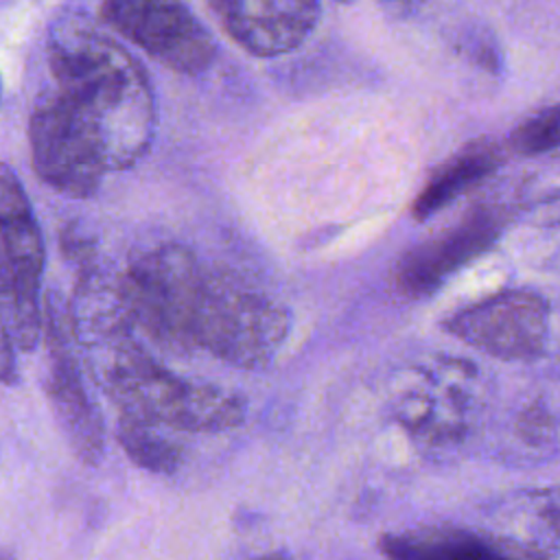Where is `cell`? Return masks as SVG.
Here are the masks:
<instances>
[{
	"label": "cell",
	"mask_w": 560,
	"mask_h": 560,
	"mask_svg": "<svg viewBox=\"0 0 560 560\" xmlns=\"http://www.w3.org/2000/svg\"><path fill=\"white\" fill-rule=\"evenodd\" d=\"M28 142L35 173L50 188L74 199L92 197L98 190L107 166L50 92L31 114Z\"/></svg>",
	"instance_id": "ba28073f"
},
{
	"label": "cell",
	"mask_w": 560,
	"mask_h": 560,
	"mask_svg": "<svg viewBox=\"0 0 560 560\" xmlns=\"http://www.w3.org/2000/svg\"><path fill=\"white\" fill-rule=\"evenodd\" d=\"M116 440L125 455L142 470L175 475L184 462L182 446L160 431V424L133 416H118Z\"/></svg>",
	"instance_id": "2e32d148"
},
{
	"label": "cell",
	"mask_w": 560,
	"mask_h": 560,
	"mask_svg": "<svg viewBox=\"0 0 560 560\" xmlns=\"http://www.w3.org/2000/svg\"><path fill=\"white\" fill-rule=\"evenodd\" d=\"M0 560H4V558H2V556H0Z\"/></svg>",
	"instance_id": "7402d4cb"
},
{
	"label": "cell",
	"mask_w": 560,
	"mask_h": 560,
	"mask_svg": "<svg viewBox=\"0 0 560 560\" xmlns=\"http://www.w3.org/2000/svg\"><path fill=\"white\" fill-rule=\"evenodd\" d=\"M459 381L435 372H420L396 402L398 420L409 433L429 440H453L464 431L468 396Z\"/></svg>",
	"instance_id": "7c38bea8"
},
{
	"label": "cell",
	"mask_w": 560,
	"mask_h": 560,
	"mask_svg": "<svg viewBox=\"0 0 560 560\" xmlns=\"http://www.w3.org/2000/svg\"><path fill=\"white\" fill-rule=\"evenodd\" d=\"M497 529L521 560H560V488L512 497L497 512Z\"/></svg>",
	"instance_id": "4fadbf2b"
},
{
	"label": "cell",
	"mask_w": 560,
	"mask_h": 560,
	"mask_svg": "<svg viewBox=\"0 0 560 560\" xmlns=\"http://www.w3.org/2000/svg\"><path fill=\"white\" fill-rule=\"evenodd\" d=\"M534 219L540 223V225H547V228H558L560 230V190L558 192H551L549 197L540 199L534 208Z\"/></svg>",
	"instance_id": "d6986e66"
},
{
	"label": "cell",
	"mask_w": 560,
	"mask_h": 560,
	"mask_svg": "<svg viewBox=\"0 0 560 560\" xmlns=\"http://www.w3.org/2000/svg\"><path fill=\"white\" fill-rule=\"evenodd\" d=\"M446 328L490 357L527 361L538 357L547 343L549 306L534 291H501L457 311Z\"/></svg>",
	"instance_id": "52a82bcc"
},
{
	"label": "cell",
	"mask_w": 560,
	"mask_h": 560,
	"mask_svg": "<svg viewBox=\"0 0 560 560\" xmlns=\"http://www.w3.org/2000/svg\"><path fill=\"white\" fill-rule=\"evenodd\" d=\"M501 164V151L492 142H477L462 149L455 158L442 164L420 195L413 201V217L427 219L442 208H446L453 199L470 190L475 184L483 182L492 175Z\"/></svg>",
	"instance_id": "9a60e30c"
},
{
	"label": "cell",
	"mask_w": 560,
	"mask_h": 560,
	"mask_svg": "<svg viewBox=\"0 0 560 560\" xmlns=\"http://www.w3.org/2000/svg\"><path fill=\"white\" fill-rule=\"evenodd\" d=\"M15 341L11 332V282L7 271V260L0 247V381L15 383Z\"/></svg>",
	"instance_id": "ac0fdd59"
},
{
	"label": "cell",
	"mask_w": 560,
	"mask_h": 560,
	"mask_svg": "<svg viewBox=\"0 0 560 560\" xmlns=\"http://www.w3.org/2000/svg\"><path fill=\"white\" fill-rule=\"evenodd\" d=\"M381 547L389 560H518L475 534L451 527H418L389 534Z\"/></svg>",
	"instance_id": "5bb4252c"
},
{
	"label": "cell",
	"mask_w": 560,
	"mask_h": 560,
	"mask_svg": "<svg viewBox=\"0 0 560 560\" xmlns=\"http://www.w3.org/2000/svg\"><path fill=\"white\" fill-rule=\"evenodd\" d=\"M206 271L182 245L140 254L118 278L140 335L168 348H192V326Z\"/></svg>",
	"instance_id": "277c9868"
},
{
	"label": "cell",
	"mask_w": 560,
	"mask_h": 560,
	"mask_svg": "<svg viewBox=\"0 0 560 560\" xmlns=\"http://www.w3.org/2000/svg\"><path fill=\"white\" fill-rule=\"evenodd\" d=\"M503 217L494 208H472L442 234L409 249L396 267V284L405 295L422 298L440 289L455 271L481 256L499 238Z\"/></svg>",
	"instance_id": "9c48e42d"
},
{
	"label": "cell",
	"mask_w": 560,
	"mask_h": 560,
	"mask_svg": "<svg viewBox=\"0 0 560 560\" xmlns=\"http://www.w3.org/2000/svg\"><path fill=\"white\" fill-rule=\"evenodd\" d=\"M50 94L101 153L107 171L133 166L151 147L155 103L142 66L88 24H63L48 44Z\"/></svg>",
	"instance_id": "6da1fadb"
},
{
	"label": "cell",
	"mask_w": 560,
	"mask_h": 560,
	"mask_svg": "<svg viewBox=\"0 0 560 560\" xmlns=\"http://www.w3.org/2000/svg\"><path fill=\"white\" fill-rule=\"evenodd\" d=\"M0 247L11 282V332L18 350H33L44 330V243L18 175L0 162Z\"/></svg>",
	"instance_id": "5b68a950"
},
{
	"label": "cell",
	"mask_w": 560,
	"mask_h": 560,
	"mask_svg": "<svg viewBox=\"0 0 560 560\" xmlns=\"http://www.w3.org/2000/svg\"><path fill=\"white\" fill-rule=\"evenodd\" d=\"M339 2H352V0H339Z\"/></svg>",
	"instance_id": "44dd1931"
},
{
	"label": "cell",
	"mask_w": 560,
	"mask_h": 560,
	"mask_svg": "<svg viewBox=\"0 0 560 560\" xmlns=\"http://www.w3.org/2000/svg\"><path fill=\"white\" fill-rule=\"evenodd\" d=\"M514 151L523 155H538L560 147V103L527 118L512 133Z\"/></svg>",
	"instance_id": "e0dca14e"
},
{
	"label": "cell",
	"mask_w": 560,
	"mask_h": 560,
	"mask_svg": "<svg viewBox=\"0 0 560 560\" xmlns=\"http://www.w3.org/2000/svg\"><path fill=\"white\" fill-rule=\"evenodd\" d=\"M254 560H291V558H287L284 553H265V556H258Z\"/></svg>",
	"instance_id": "ffe728a7"
},
{
	"label": "cell",
	"mask_w": 560,
	"mask_h": 560,
	"mask_svg": "<svg viewBox=\"0 0 560 560\" xmlns=\"http://www.w3.org/2000/svg\"><path fill=\"white\" fill-rule=\"evenodd\" d=\"M228 35L256 57L295 50L319 20V0H208Z\"/></svg>",
	"instance_id": "30bf717a"
},
{
	"label": "cell",
	"mask_w": 560,
	"mask_h": 560,
	"mask_svg": "<svg viewBox=\"0 0 560 560\" xmlns=\"http://www.w3.org/2000/svg\"><path fill=\"white\" fill-rule=\"evenodd\" d=\"M287 335L289 313L269 293L225 271L206 273L192 348H203L234 368L258 370L273 361Z\"/></svg>",
	"instance_id": "3957f363"
},
{
	"label": "cell",
	"mask_w": 560,
	"mask_h": 560,
	"mask_svg": "<svg viewBox=\"0 0 560 560\" xmlns=\"http://www.w3.org/2000/svg\"><path fill=\"white\" fill-rule=\"evenodd\" d=\"M44 324L48 339V372L44 378V392L50 411L72 453L85 464H98L105 448L101 413L83 387L63 328L52 317H48Z\"/></svg>",
	"instance_id": "8fae6325"
},
{
	"label": "cell",
	"mask_w": 560,
	"mask_h": 560,
	"mask_svg": "<svg viewBox=\"0 0 560 560\" xmlns=\"http://www.w3.org/2000/svg\"><path fill=\"white\" fill-rule=\"evenodd\" d=\"M101 15L114 31L179 74H199L214 61L212 35L179 0H103Z\"/></svg>",
	"instance_id": "8992f818"
},
{
	"label": "cell",
	"mask_w": 560,
	"mask_h": 560,
	"mask_svg": "<svg viewBox=\"0 0 560 560\" xmlns=\"http://www.w3.org/2000/svg\"><path fill=\"white\" fill-rule=\"evenodd\" d=\"M120 413L175 431L219 433L243 424L245 400L212 383L186 381L136 346L92 370Z\"/></svg>",
	"instance_id": "7a4b0ae2"
}]
</instances>
